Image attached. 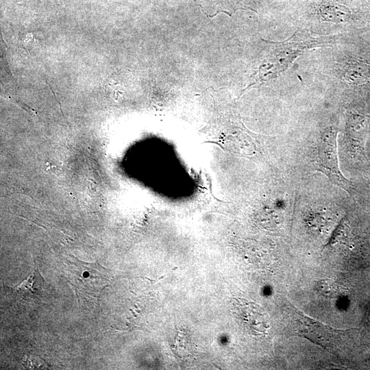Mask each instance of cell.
Masks as SVG:
<instances>
[{"mask_svg":"<svg viewBox=\"0 0 370 370\" xmlns=\"http://www.w3.org/2000/svg\"><path fill=\"white\" fill-rule=\"evenodd\" d=\"M337 133V128L333 126L328 127L322 133L318 144L316 169L325 175L333 184L349 194H352L354 188L352 182L343 176L338 166L336 151Z\"/></svg>","mask_w":370,"mask_h":370,"instance_id":"7a4b0ae2","label":"cell"},{"mask_svg":"<svg viewBox=\"0 0 370 370\" xmlns=\"http://www.w3.org/2000/svg\"><path fill=\"white\" fill-rule=\"evenodd\" d=\"M288 308V326L290 332L310 340L326 349H334L348 330H338L303 315L297 310Z\"/></svg>","mask_w":370,"mask_h":370,"instance_id":"6da1fadb","label":"cell"},{"mask_svg":"<svg viewBox=\"0 0 370 370\" xmlns=\"http://www.w3.org/2000/svg\"><path fill=\"white\" fill-rule=\"evenodd\" d=\"M46 290V282L35 267L31 273L17 286V292L27 300H40Z\"/></svg>","mask_w":370,"mask_h":370,"instance_id":"5b68a950","label":"cell"},{"mask_svg":"<svg viewBox=\"0 0 370 370\" xmlns=\"http://www.w3.org/2000/svg\"><path fill=\"white\" fill-rule=\"evenodd\" d=\"M369 132V121L360 114H352L347 123V136L350 151L356 156L364 158L365 140Z\"/></svg>","mask_w":370,"mask_h":370,"instance_id":"3957f363","label":"cell"},{"mask_svg":"<svg viewBox=\"0 0 370 370\" xmlns=\"http://www.w3.org/2000/svg\"><path fill=\"white\" fill-rule=\"evenodd\" d=\"M343 77L352 86L366 84L370 79V65L358 60L349 62L344 66Z\"/></svg>","mask_w":370,"mask_h":370,"instance_id":"8992f818","label":"cell"},{"mask_svg":"<svg viewBox=\"0 0 370 370\" xmlns=\"http://www.w3.org/2000/svg\"><path fill=\"white\" fill-rule=\"evenodd\" d=\"M321 15L332 21H345L351 16L350 10L343 5H328L321 8Z\"/></svg>","mask_w":370,"mask_h":370,"instance_id":"52a82bcc","label":"cell"},{"mask_svg":"<svg viewBox=\"0 0 370 370\" xmlns=\"http://www.w3.org/2000/svg\"><path fill=\"white\" fill-rule=\"evenodd\" d=\"M318 291L330 298L338 297L344 293V289L331 281H321L317 285Z\"/></svg>","mask_w":370,"mask_h":370,"instance_id":"ba28073f","label":"cell"},{"mask_svg":"<svg viewBox=\"0 0 370 370\" xmlns=\"http://www.w3.org/2000/svg\"><path fill=\"white\" fill-rule=\"evenodd\" d=\"M368 318L370 319V306L368 310Z\"/></svg>","mask_w":370,"mask_h":370,"instance_id":"9c48e42d","label":"cell"},{"mask_svg":"<svg viewBox=\"0 0 370 370\" xmlns=\"http://www.w3.org/2000/svg\"><path fill=\"white\" fill-rule=\"evenodd\" d=\"M239 317L245 327L256 334H265L269 328V319L262 309L253 303L238 301Z\"/></svg>","mask_w":370,"mask_h":370,"instance_id":"277c9868","label":"cell"}]
</instances>
